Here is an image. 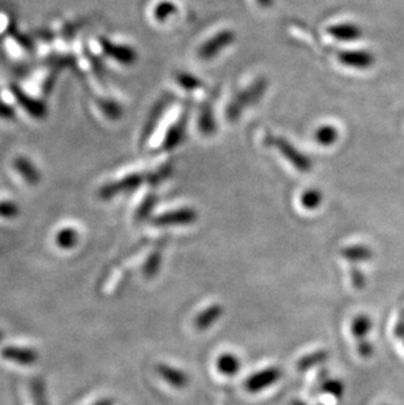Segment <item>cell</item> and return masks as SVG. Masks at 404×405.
<instances>
[{"mask_svg":"<svg viewBox=\"0 0 404 405\" xmlns=\"http://www.w3.org/2000/svg\"><path fill=\"white\" fill-rule=\"evenodd\" d=\"M95 405H115V402L110 400V399H104V400H100L97 402Z\"/></svg>","mask_w":404,"mask_h":405,"instance_id":"obj_38","label":"cell"},{"mask_svg":"<svg viewBox=\"0 0 404 405\" xmlns=\"http://www.w3.org/2000/svg\"><path fill=\"white\" fill-rule=\"evenodd\" d=\"M100 104H102V108H103L106 117L112 118V119H117V118L121 117L122 110L116 103H113L110 100H106V101H102Z\"/></svg>","mask_w":404,"mask_h":405,"instance_id":"obj_31","label":"cell"},{"mask_svg":"<svg viewBox=\"0 0 404 405\" xmlns=\"http://www.w3.org/2000/svg\"><path fill=\"white\" fill-rule=\"evenodd\" d=\"M293 405H306V404H305V403H302V402H294V403H293Z\"/></svg>","mask_w":404,"mask_h":405,"instance_id":"obj_39","label":"cell"},{"mask_svg":"<svg viewBox=\"0 0 404 405\" xmlns=\"http://www.w3.org/2000/svg\"><path fill=\"white\" fill-rule=\"evenodd\" d=\"M394 335L398 337V339H403L404 340V313L401 314L395 328H394Z\"/></svg>","mask_w":404,"mask_h":405,"instance_id":"obj_35","label":"cell"},{"mask_svg":"<svg viewBox=\"0 0 404 405\" xmlns=\"http://www.w3.org/2000/svg\"><path fill=\"white\" fill-rule=\"evenodd\" d=\"M235 41V33L230 29H224L211 39H209L205 43H202L198 49V57L202 61H210L215 58L220 52L229 48Z\"/></svg>","mask_w":404,"mask_h":405,"instance_id":"obj_4","label":"cell"},{"mask_svg":"<svg viewBox=\"0 0 404 405\" xmlns=\"http://www.w3.org/2000/svg\"><path fill=\"white\" fill-rule=\"evenodd\" d=\"M341 256L348 261L364 262L369 261L373 257V252L366 246L356 244L341 249Z\"/></svg>","mask_w":404,"mask_h":405,"instance_id":"obj_16","label":"cell"},{"mask_svg":"<svg viewBox=\"0 0 404 405\" xmlns=\"http://www.w3.org/2000/svg\"><path fill=\"white\" fill-rule=\"evenodd\" d=\"M339 138V131L331 125H325L315 131V141L323 147L332 146Z\"/></svg>","mask_w":404,"mask_h":405,"instance_id":"obj_21","label":"cell"},{"mask_svg":"<svg viewBox=\"0 0 404 405\" xmlns=\"http://www.w3.org/2000/svg\"><path fill=\"white\" fill-rule=\"evenodd\" d=\"M300 204L306 210L318 209L322 204V193L316 189H309L300 197Z\"/></svg>","mask_w":404,"mask_h":405,"instance_id":"obj_24","label":"cell"},{"mask_svg":"<svg viewBox=\"0 0 404 405\" xmlns=\"http://www.w3.org/2000/svg\"><path fill=\"white\" fill-rule=\"evenodd\" d=\"M102 46L104 49V52L113 59H116L118 63H124V65H131L135 62L137 59V52L134 49H131L129 46H124V45H117L110 42L109 39H103L102 41Z\"/></svg>","mask_w":404,"mask_h":405,"instance_id":"obj_9","label":"cell"},{"mask_svg":"<svg viewBox=\"0 0 404 405\" xmlns=\"http://www.w3.org/2000/svg\"><path fill=\"white\" fill-rule=\"evenodd\" d=\"M351 279H352V284L354 288H365V275H364V273H363L360 269H357V268H352V272H351Z\"/></svg>","mask_w":404,"mask_h":405,"instance_id":"obj_34","label":"cell"},{"mask_svg":"<svg viewBox=\"0 0 404 405\" xmlns=\"http://www.w3.org/2000/svg\"><path fill=\"white\" fill-rule=\"evenodd\" d=\"M144 181V175L141 173H134L131 176H126L121 180H117L115 183L108 184L105 185L104 188L100 192V196L108 199L112 197L117 196L119 193H125V192H131L134 190L135 188H138L141 184Z\"/></svg>","mask_w":404,"mask_h":405,"instance_id":"obj_5","label":"cell"},{"mask_svg":"<svg viewBox=\"0 0 404 405\" xmlns=\"http://www.w3.org/2000/svg\"><path fill=\"white\" fill-rule=\"evenodd\" d=\"M0 117L4 118V119H8V118H12V110L10 106H7L6 104H3L0 101Z\"/></svg>","mask_w":404,"mask_h":405,"instance_id":"obj_36","label":"cell"},{"mask_svg":"<svg viewBox=\"0 0 404 405\" xmlns=\"http://www.w3.org/2000/svg\"><path fill=\"white\" fill-rule=\"evenodd\" d=\"M327 359H328V353H327L326 350H318V352H314V353L307 354V355L302 357L300 361L297 362V368L300 371H306V370H310L313 367L323 365Z\"/></svg>","mask_w":404,"mask_h":405,"instance_id":"obj_18","label":"cell"},{"mask_svg":"<svg viewBox=\"0 0 404 405\" xmlns=\"http://www.w3.org/2000/svg\"><path fill=\"white\" fill-rule=\"evenodd\" d=\"M176 81L180 87H183L185 90H189V91L202 87V81L200 79H197L195 75H191L188 72L176 74Z\"/></svg>","mask_w":404,"mask_h":405,"instance_id":"obj_27","label":"cell"},{"mask_svg":"<svg viewBox=\"0 0 404 405\" xmlns=\"http://www.w3.org/2000/svg\"><path fill=\"white\" fill-rule=\"evenodd\" d=\"M223 315V307L221 304H211L204 311L197 315L195 319V326L200 330H206L209 328L213 327Z\"/></svg>","mask_w":404,"mask_h":405,"instance_id":"obj_11","label":"cell"},{"mask_svg":"<svg viewBox=\"0 0 404 405\" xmlns=\"http://www.w3.org/2000/svg\"><path fill=\"white\" fill-rule=\"evenodd\" d=\"M177 12V7L169 0H164V1H160L155 7V11H154V16L157 19V21L163 23L166 21L170 16L175 14Z\"/></svg>","mask_w":404,"mask_h":405,"instance_id":"obj_25","label":"cell"},{"mask_svg":"<svg viewBox=\"0 0 404 405\" xmlns=\"http://www.w3.org/2000/svg\"><path fill=\"white\" fill-rule=\"evenodd\" d=\"M282 377V370L280 367L271 366L262 368L260 371L252 374L246 382V390L248 393H258L269 388L276 384Z\"/></svg>","mask_w":404,"mask_h":405,"instance_id":"obj_3","label":"cell"},{"mask_svg":"<svg viewBox=\"0 0 404 405\" xmlns=\"http://www.w3.org/2000/svg\"><path fill=\"white\" fill-rule=\"evenodd\" d=\"M166 106H167V103H166V101H162V103H159L157 108L154 109V112L151 113V117L147 121L146 128H144V141H146V139L150 137V134H151V132L154 131V129H155L157 121H159V118L162 117V115H163Z\"/></svg>","mask_w":404,"mask_h":405,"instance_id":"obj_26","label":"cell"},{"mask_svg":"<svg viewBox=\"0 0 404 405\" xmlns=\"http://www.w3.org/2000/svg\"><path fill=\"white\" fill-rule=\"evenodd\" d=\"M17 206L10 201H0V217L13 218L17 215Z\"/></svg>","mask_w":404,"mask_h":405,"instance_id":"obj_32","label":"cell"},{"mask_svg":"<svg viewBox=\"0 0 404 405\" xmlns=\"http://www.w3.org/2000/svg\"><path fill=\"white\" fill-rule=\"evenodd\" d=\"M1 339H3V332L0 330V341H1Z\"/></svg>","mask_w":404,"mask_h":405,"instance_id":"obj_40","label":"cell"},{"mask_svg":"<svg viewBox=\"0 0 404 405\" xmlns=\"http://www.w3.org/2000/svg\"><path fill=\"white\" fill-rule=\"evenodd\" d=\"M13 96L17 97L20 105L30 113V116H33V117H42L44 116L45 108L42 105L39 104L37 101L35 103L33 100H30L29 97H26L23 92L19 91V90H13Z\"/></svg>","mask_w":404,"mask_h":405,"instance_id":"obj_22","label":"cell"},{"mask_svg":"<svg viewBox=\"0 0 404 405\" xmlns=\"http://www.w3.org/2000/svg\"><path fill=\"white\" fill-rule=\"evenodd\" d=\"M160 264H162L160 255H159L157 252L153 253V255L147 259V261L144 262V275H146L147 278L154 277V275H157L159 268H160Z\"/></svg>","mask_w":404,"mask_h":405,"instance_id":"obj_28","label":"cell"},{"mask_svg":"<svg viewBox=\"0 0 404 405\" xmlns=\"http://www.w3.org/2000/svg\"><path fill=\"white\" fill-rule=\"evenodd\" d=\"M265 144L271 147H274L276 150L280 151V154L287 159V161L300 172H310L313 163L310 157H306L303 152H300L298 148H296L293 144L287 141L282 137H276V135H267L265 137Z\"/></svg>","mask_w":404,"mask_h":405,"instance_id":"obj_2","label":"cell"},{"mask_svg":"<svg viewBox=\"0 0 404 405\" xmlns=\"http://www.w3.org/2000/svg\"><path fill=\"white\" fill-rule=\"evenodd\" d=\"M30 395L33 405H49L46 399L45 384L41 379H33L30 383Z\"/></svg>","mask_w":404,"mask_h":405,"instance_id":"obj_23","label":"cell"},{"mask_svg":"<svg viewBox=\"0 0 404 405\" xmlns=\"http://www.w3.org/2000/svg\"><path fill=\"white\" fill-rule=\"evenodd\" d=\"M267 88H268V80L260 78L253 81L251 86H248L247 88L238 92L226 108L227 119L231 122L236 121L242 116L244 109H247L248 106L252 104H256L260 100L267 91Z\"/></svg>","mask_w":404,"mask_h":405,"instance_id":"obj_1","label":"cell"},{"mask_svg":"<svg viewBox=\"0 0 404 405\" xmlns=\"http://www.w3.org/2000/svg\"><path fill=\"white\" fill-rule=\"evenodd\" d=\"M13 168L26 180L28 184H37L39 180V170L24 157H17L13 163Z\"/></svg>","mask_w":404,"mask_h":405,"instance_id":"obj_17","label":"cell"},{"mask_svg":"<svg viewBox=\"0 0 404 405\" xmlns=\"http://www.w3.org/2000/svg\"><path fill=\"white\" fill-rule=\"evenodd\" d=\"M256 1H258V4H259L260 7L268 8V7H271V6L273 4L274 0H256Z\"/></svg>","mask_w":404,"mask_h":405,"instance_id":"obj_37","label":"cell"},{"mask_svg":"<svg viewBox=\"0 0 404 405\" xmlns=\"http://www.w3.org/2000/svg\"><path fill=\"white\" fill-rule=\"evenodd\" d=\"M373 323L367 315H358L354 317L352 322V333L353 336L357 340H364L367 333L372 330Z\"/></svg>","mask_w":404,"mask_h":405,"instance_id":"obj_20","label":"cell"},{"mask_svg":"<svg viewBox=\"0 0 404 405\" xmlns=\"http://www.w3.org/2000/svg\"><path fill=\"white\" fill-rule=\"evenodd\" d=\"M155 202H157V198H155V197H147L144 202L141 204L140 209L137 210V215H135L137 219H138V221H144V219H146V218L150 215V213L153 211V208H154Z\"/></svg>","mask_w":404,"mask_h":405,"instance_id":"obj_30","label":"cell"},{"mask_svg":"<svg viewBox=\"0 0 404 405\" xmlns=\"http://www.w3.org/2000/svg\"><path fill=\"white\" fill-rule=\"evenodd\" d=\"M242 368L240 358L234 353H223L217 359V370L224 377H234Z\"/></svg>","mask_w":404,"mask_h":405,"instance_id":"obj_13","label":"cell"},{"mask_svg":"<svg viewBox=\"0 0 404 405\" xmlns=\"http://www.w3.org/2000/svg\"><path fill=\"white\" fill-rule=\"evenodd\" d=\"M357 350H358L360 357H363V358H370L373 355V353H374V346H373L372 342H369L366 339H364V340L358 341Z\"/></svg>","mask_w":404,"mask_h":405,"instance_id":"obj_33","label":"cell"},{"mask_svg":"<svg viewBox=\"0 0 404 405\" xmlns=\"http://www.w3.org/2000/svg\"><path fill=\"white\" fill-rule=\"evenodd\" d=\"M198 129L204 135H211L215 132L217 125H215V118H214V110L211 108V104L205 103L202 105L198 116Z\"/></svg>","mask_w":404,"mask_h":405,"instance_id":"obj_15","label":"cell"},{"mask_svg":"<svg viewBox=\"0 0 404 405\" xmlns=\"http://www.w3.org/2000/svg\"><path fill=\"white\" fill-rule=\"evenodd\" d=\"M186 129V116L180 118L172 128H171L164 141H163V150L170 151L176 148L179 144H182L184 139V134Z\"/></svg>","mask_w":404,"mask_h":405,"instance_id":"obj_14","label":"cell"},{"mask_svg":"<svg viewBox=\"0 0 404 405\" xmlns=\"http://www.w3.org/2000/svg\"><path fill=\"white\" fill-rule=\"evenodd\" d=\"M341 65L365 70L374 65V55L367 50H344L339 54Z\"/></svg>","mask_w":404,"mask_h":405,"instance_id":"obj_7","label":"cell"},{"mask_svg":"<svg viewBox=\"0 0 404 405\" xmlns=\"http://www.w3.org/2000/svg\"><path fill=\"white\" fill-rule=\"evenodd\" d=\"M1 357L7 361H11L15 364L30 366L37 362L39 353L30 348H20V346H6L1 350Z\"/></svg>","mask_w":404,"mask_h":405,"instance_id":"obj_8","label":"cell"},{"mask_svg":"<svg viewBox=\"0 0 404 405\" xmlns=\"http://www.w3.org/2000/svg\"><path fill=\"white\" fill-rule=\"evenodd\" d=\"M55 243L59 248H74L79 243V234L74 228L66 227L55 235Z\"/></svg>","mask_w":404,"mask_h":405,"instance_id":"obj_19","label":"cell"},{"mask_svg":"<svg viewBox=\"0 0 404 405\" xmlns=\"http://www.w3.org/2000/svg\"><path fill=\"white\" fill-rule=\"evenodd\" d=\"M322 391L340 399L344 393V384L336 379H328L322 384Z\"/></svg>","mask_w":404,"mask_h":405,"instance_id":"obj_29","label":"cell"},{"mask_svg":"<svg viewBox=\"0 0 404 405\" xmlns=\"http://www.w3.org/2000/svg\"><path fill=\"white\" fill-rule=\"evenodd\" d=\"M157 374L162 377V379L166 380L173 388L182 390L189 384V377L183 370H179L176 367H171L166 364H160L157 367Z\"/></svg>","mask_w":404,"mask_h":405,"instance_id":"obj_10","label":"cell"},{"mask_svg":"<svg viewBox=\"0 0 404 405\" xmlns=\"http://www.w3.org/2000/svg\"><path fill=\"white\" fill-rule=\"evenodd\" d=\"M328 33L334 39L344 41V42H353L363 37L361 28L354 24H336V26H329Z\"/></svg>","mask_w":404,"mask_h":405,"instance_id":"obj_12","label":"cell"},{"mask_svg":"<svg viewBox=\"0 0 404 405\" xmlns=\"http://www.w3.org/2000/svg\"><path fill=\"white\" fill-rule=\"evenodd\" d=\"M197 213L193 209L185 208V209L169 211L164 214H160L153 219V223L157 226H185L191 223L196 222Z\"/></svg>","mask_w":404,"mask_h":405,"instance_id":"obj_6","label":"cell"}]
</instances>
